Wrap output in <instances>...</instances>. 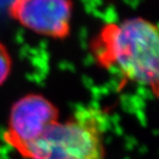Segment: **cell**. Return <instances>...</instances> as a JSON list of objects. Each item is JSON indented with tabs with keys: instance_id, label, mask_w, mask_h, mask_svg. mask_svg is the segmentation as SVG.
<instances>
[{
	"instance_id": "cell-4",
	"label": "cell",
	"mask_w": 159,
	"mask_h": 159,
	"mask_svg": "<svg viewBox=\"0 0 159 159\" xmlns=\"http://www.w3.org/2000/svg\"><path fill=\"white\" fill-rule=\"evenodd\" d=\"M73 9L72 0H13L8 15L28 31L61 40L71 34Z\"/></svg>"
},
{
	"instance_id": "cell-5",
	"label": "cell",
	"mask_w": 159,
	"mask_h": 159,
	"mask_svg": "<svg viewBox=\"0 0 159 159\" xmlns=\"http://www.w3.org/2000/svg\"><path fill=\"white\" fill-rule=\"evenodd\" d=\"M13 68V60L6 45L0 41V86L4 84L11 75Z\"/></svg>"
},
{
	"instance_id": "cell-1",
	"label": "cell",
	"mask_w": 159,
	"mask_h": 159,
	"mask_svg": "<svg viewBox=\"0 0 159 159\" xmlns=\"http://www.w3.org/2000/svg\"><path fill=\"white\" fill-rule=\"evenodd\" d=\"M89 45L100 68L124 82L150 89L157 98L159 38L154 23L143 17L108 22L98 31Z\"/></svg>"
},
{
	"instance_id": "cell-3",
	"label": "cell",
	"mask_w": 159,
	"mask_h": 159,
	"mask_svg": "<svg viewBox=\"0 0 159 159\" xmlns=\"http://www.w3.org/2000/svg\"><path fill=\"white\" fill-rule=\"evenodd\" d=\"M58 121L60 111L49 99L41 94H27L11 107L4 138L25 157Z\"/></svg>"
},
{
	"instance_id": "cell-2",
	"label": "cell",
	"mask_w": 159,
	"mask_h": 159,
	"mask_svg": "<svg viewBox=\"0 0 159 159\" xmlns=\"http://www.w3.org/2000/svg\"><path fill=\"white\" fill-rule=\"evenodd\" d=\"M107 114L96 107H82L65 121H58L24 158L106 159Z\"/></svg>"
}]
</instances>
